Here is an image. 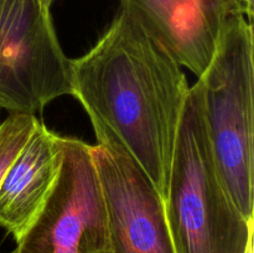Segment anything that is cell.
I'll return each mask as SVG.
<instances>
[{
  "mask_svg": "<svg viewBox=\"0 0 254 253\" xmlns=\"http://www.w3.org/2000/svg\"><path fill=\"white\" fill-rule=\"evenodd\" d=\"M189 91L181 64L123 9L88 52L72 60V96L93 130L113 134L164 200Z\"/></svg>",
  "mask_w": 254,
  "mask_h": 253,
  "instance_id": "cell-1",
  "label": "cell"
},
{
  "mask_svg": "<svg viewBox=\"0 0 254 253\" xmlns=\"http://www.w3.org/2000/svg\"><path fill=\"white\" fill-rule=\"evenodd\" d=\"M164 202L175 253H246L253 243L254 220L238 210L218 170L198 81L186 97Z\"/></svg>",
  "mask_w": 254,
  "mask_h": 253,
  "instance_id": "cell-2",
  "label": "cell"
},
{
  "mask_svg": "<svg viewBox=\"0 0 254 253\" xmlns=\"http://www.w3.org/2000/svg\"><path fill=\"white\" fill-rule=\"evenodd\" d=\"M208 136L222 180L238 210L254 220L253 26L233 14L198 77Z\"/></svg>",
  "mask_w": 254,
  "mask_h": 253,
  "instance_id": "cell-3",
  "label": "cell"
},
{
  "mask_svg": "<svg viewBox=\"0 0 254 253\" xmlns=\"http://www.w3.org/2000/svg\"><path fill=\"white\" fill-rule=\"evenodd\" d=\"M72 96V60L39 0H0V108L34 114Z\"/></svg>",
  "mask_w": 254,
  "mask_h": 253,
  "instance_id": "cell-4",
  "label": "cell"
},
{
  "mask_svg": "<svg viewBox=\"0 0 254 253\" xmlns=\"http://www.w3.org/2000/svg\"><path fill=\"white\" fill-rule=\"evenodd\" d=\"M61 165L15 253H109L108 220L92 145L60 136Z\"/></svg>",
  "mask_w": 254,
  "mask_h": 253,
  "instance_id": "cell-5",
  "label": "cell"
},
{
  "mask_svg": "<svg viewBox=\"0 0 254 253\" xmlns=\"http://www.w3.org/2000/svg\"><path fill=\"white\" fill-rule=\"evenodd\" d=\"M94 134L92 154L106 202L109 253H175L155 185L113 134Z\"/></svg>",
  "mask_w": 254,
  "mask_h": 253,
  "instance_id": "cell-6",
  "label": "cell"
},
{
  "mask_svg": "<svg viewBox=\"0 0 254 253\" xmlns=\"http://www.w3.org/2000/svg\"><path fill=\"white\" fill-rule=\"evenodd\" d=\"M174 59L200 77L215 54L228 17L240 14L232 0H121Z\"/></svg>",
  "mask_w": 254,
  "mask_h": 253,
  "instance_id": "cell-7",
  "label": "cell"
},
{
  "mask_svg": "<svg viewBox=\"0 0 254 253\" xmlns=\"http://www.w3.org/2000/svg\"><path fill=\"white\" fill-rule=\"evenodd\" d=\"M60 136L40 122L0 186V227L19 240L46 201L61 165Z\"/></svg>",
  "mask_w": 254,
  "mask_h": 253,
  "instance_id": "cell-8",
  "label": "cell"
},
{
  "mask_svg": "<svg viewBox=\"0 0 254 253\" xmlns=\"http://www.w3.org/2000/svg\"><path fill=\"white\" fill-rule=\"evenodd\" d=\"M40 121L34 114L11 113L0 123V186Z\"/></svg>",
  "mask_w": 254,
  "mask_h": 253,
  "instance_id": "cell-9",
  "label": "cell"
},
{
  "mask_svg": "<svg viewBox=\"0 0 254 253\" xmlns=\"http://www.w3.org/2000/svg\"><path fill=\"white\" fill-rule=\"evenodd\" d=\"M232 2L240 14L245 15L250 20L253 19L254 0H232Z\"/></svg>",
  "mask_w": 254,
  "mask_h": 253,
  "instance_id": "cell-10",
  "label": "cell"
},
{
  "mask_svg": "<svg viewBox=\"0 0 254 253\" xmlns=\"http://www.w3.org/2000/svg\"><path fill=\"white\" fill-rule=\"evenodd\" d=\"M39 2L42 5V6L46 7L47 10H50V9H51L52 4L55 2V0H39Z\"/></svg>",
  "mask_w": 254,
  "mask_h": 253,
  "instance_id": "cell-11",
  "label": "cell"
},
{
  "mask_svg": "<svg viewBox=\"0 0 254 253\" xmlns=\"http://www.w3.org/2000/svg\"><path fill=\"white\" fill-rule=\"evenodd\" d=\"M246 253H253V243L250 246V247H248L247 252H246Z\"/></svg>",
  "mask_w": 254,
  "mask_h": 253,
  "instance_id": "cell-12",
  "label": "cell"
},
{
  "mask_svg": "<svg viewBox=\"0 0 254 253\" xmlns=\"http://www.w3.org/2000/svg\"><path fill=\"white\" fill-rule=\"evenodd\" d=\"M11 253H15V251H14V252H11Z\"/></svg>",
  "mask_w": 254,
  "mask_h": 253,
  "instance_id": "cell-13",
  "label": "cell"
}]
</instances>
